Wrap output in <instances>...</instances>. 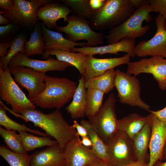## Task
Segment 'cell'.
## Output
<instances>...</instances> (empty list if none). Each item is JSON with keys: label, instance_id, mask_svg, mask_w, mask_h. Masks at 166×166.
<instances>
[{"label": "cell", "instance_id": "8fae6325", "mask_svg": "<svg viewBox=\"0 0 166 166\" xmlns=\"http://www.w3.org/2000/svg\"><path fill=\"white\" fill-rule=\"evenodd\" d=\"M9 68L16 83L27 91L28 97L30 101L38 96L44 90L45 85V73L23 66Z\"/></svg>", "mask_w": 166, "mask_h": 166}, {"label": "cell", "instance_id": "3957f363", "mask_svg": "<svg viewBox=\"0 0 166 166\" xmlns=\"http://www.w3.org/2000/svg\"><path fill=\"white\" fill-rule=\"evenodd\" d=\"M77 86L76 82L67 78L46 75L44 90L31 101L41 108L59 109L73 98Z\"/></svg>", "mask_w": 166, "mask_h": 166}, {"label": "cell", "instance_id": "4dcf8cb0", "mask_svg": "<svg viewBox=\"0 0 166 166\" xmlns=\"http://www.w3.org/2000/svg\"><path fill=\"white\" fill-rule=\"evenodd\" d=\"M104 94L97 89H87L85 115L88 118L93 116L99 111L103 105Z\"/></svg>", "mask_w": 166, "mask_h": 166}, {"label": "cell", "instance_id": "f6af8a7d", "mask_svg": "<svg viewBox=\"0 0 166 166\" xmlns=\"http://www.w3.org/2000/svg\"><path fill=\"white\" fill-rule=\"evenodd\" d=\"M148 163L136 160L135 161L132 162L124 166H148Z\"/></svg>", "mask_w": 166, "mask_h": 166}, {"label": "cell", "instance_id": "d6a6232c", "mask_svg": "<svg viewBox=\"0 0 166 166\" xmlns=\"http://www.w3.org/2000/svg\"><path fill=\"white\" fill-rule=\"evenodd\" d=\"M0 155L10 166H30V155L27 153H16L2 145L0 147Z\"/></svg>", "mask_w": 166, "mask_h": 166}, {"label": "cell", "instance_id": "7a4b0ae2", "mask_svg": "<svg viewBox=\"0 0 166 166\" xmlns=\"http://www.w3.org/2000/svg\"><path fill=\"white\" fill-rule=\"evenodd\" d=\"M136 9L132 0H106L101 9L93 12L88 22L93 30H111L124 22Z\"/></svg>", "mask_w": 166, "mask_h": 166}, {"label": "cell", "instance_id": "836d02e7", "mask_svg": "<svg viewBox=\"0 0 166 166\" xmlns=\"http://www.w3.org/2000/svg\"><path fill=\"white\" fill-rule=\"evenodd\" d=\"M0 135L10 150L17 153H27L23 148L19 134L17 133L15 131L7 129L0 126Z\"/></svg>", "mask_w": 166, "mask_h": 166}, {"label": "cell", "instance_id": "9a60e30c", "mask_svg": "<svg viewBox=\"0 0 166 166\" xmlns=\"http://www.w3.org/2000/svg\"><path fill=\"white\" fill-rule=\"evenodd\" d=\"M17 66L29 67L45 73L49 71H62L72 66L69 63L56 60L51 56L46 60H41L30 58L21 52L18 53L11 59L8 67Z\"/></svg>", "mask_w": 166, "mask_h": 166}, {"label": "cell", "instance_id": "7bdbcfd3", "mask_svg": "<svg viewBox=\"0 0 166 166\" xmlns=\"http://www.w3.org/2000/svg\"><path fill=\"white\" fill-rule=\"evenodd\" d=\"M86 166H112L109 163L98 159Z\"/></svg>", "mask_w": 166, "mask_h": 166}, {"label": "cell", "instance_id": "8d00e7d4", "mask_svg": "<svg viewBox=\"0 0 166 166\" xmlns=\"http://www.w3.org/2000/svg\"><path fill=\"white\" fill-rule=\"evenodd\" d=\"M16 28V25L11 23L4 26H0V36L2 38L8 35Z\"/></svg>", "mask_w": 166, "mask_h": 166}, {"label": "cell", "instance_id": "6da1fadb", "mask_svg": "<svg viewBox=\"0 0 166 166\" xmlns=\"http://www.w3.org/2000/svg\"><path fill=\"white\" fill-rule=\"evenodd\" d=\"M18 115L26 122H32L35 127L41 128L49 136L54 138L63 149L78 135L75 129L65 120L59 109L45 114L36 109H29Z\"/></svg>", "mask_w": 166, "mask_h": 166}, {"label": "cell", "instance_id": "ee69618b", "mask_svg": "<svg viewBox=\"0 0 166 166\" xmlns=\"http://www.w3.org/2000/svg\"><path fill=\"white\" fill-rule=\"evenodd\" d=\"M81 142L82 144L86 147L88 148L92 146V142L88 136L82 137Z\"/></svg>", "mask_w": 166, "mask_h": 166}, {"label": "cell", "instance_id": "4316f807", "mask_svg": "<svg viewBox=\"0 0 166 166\" xmlns=\"http://www.w3.org/2000/svg\"><path fill=\"white\" fill-rule=\"evenodd\" d=\"M80 124L86 129L88 136L92 143L91 149L97 157L101 160L109 162L107 145L93 126L88 120H85L81 121Z\"/></svg>", "mask_w": 166, "mask_h": 166}, {"label": "cell", "instance_id": "ba28073f", "mask_svg": "<svg viewBox=\"0 0 166 166\" xmlns=\"http://www.w3.org/2000/svg\"><path fill=\"white\" fill-rule=\"evenodd\" d=\"M116 98L114 93H110L98 112L88 118L100 137L105 144L118 131L115 111Z\"/></svg>", "mask_w": 166, "mask_h": 166}, {"label": "cell", "instance_id": "52a82bcc", "mask_svg": "<svg viewBox=\"0 0 166 166\" xmlns=\"http://www.w3.org/2000/svg\"><path fill=\"white\" fill-rule=\"evenodd\" d=\"M114 85L121 103L149 110L150 106L144 101L141 98L140 85L136 76L117 69Z\"/></svg>", "mask_w": 166, "mask_h": 166}, {"label": "cell", "instance_id": "7c38bea8", "mask_svg": "<svg viewBox=\"0 0 166 166\" xmlns=\"http://www.w3.org/2000/svg\"><path fill=\"white\" fill-rule=\"evenodd\" d=\"M126 73L136 76L141 73L151 74L160 89L166 90V59L162 57L153 56L130 62L127 64Z\"/></svg>", "mask_w": 166, "mask_h": 166}, {"label": "cell", "instance_id": "5b68a950", "mask_svg": "<svg viewBox=\"0 0 166 166\" xmlns=\"http://www.w3.org/2000/svg\"><path fill=\"white\" fill-rule=\"evenodd\" d=\"M66 22L68 24L65 26H57L55 29L59 32L65 33L67 39L74 42L85 40L87 41L86 46L89 47L104 44L106 35L93 30L88 19L73 14L68 16Z\"/></svg>", "mask_w": 166, "mask_h": 166}, {"label": "cell", "instance_id": "ffe728a7", "mask_svg": "<svg viewBox=\"0 0 166 166\" xmlns=\"http://www.w3.org/2000/svg\"><path fill=\"white\" fill-rule=\"evenodd\" d=\"M64 149L58 144L37 151L30 155V166H65Z\"/></svg>", "mask_w": 166, "mask_h": 166}, {"label": "cell", "instance_id": "1f68e13d", "mask_svg": "<svg viewBox=\"0 0 166 166\" xmlns=\"http://www.w3.org/2000/svg\"><path fill=\"white\" fill-rule=\"evenodd\" d=\"M26 40V36L23 34H19L12 40L8 53L0 58V68L5 70L8 67L10 60L14 56L19 52L24 53V46Z\"/></svg>", "mask_w": 166, "mask_h": 166}, {"label": "cell", "instance_id": "ab89813d", "mask_svg": "<svg viewBox=\"0 0 166 166\" xmlns=\"http://www.w3.org/2000/svg\"><path fill=\"white\" fill-rule=\"evenodd\" d=\"M148 111L159 120L163 121H166V106L161 110L156 111L149 110Z\"/></svg>", "mask_w": 166, "mask_h": 166}, {"label": "cell", "instance_id": "30bf717a", "mask_svg": "<svg viewBox=\"0 0 166 166\" xmlns=\"http://www.w3.org/2000/svg\"><path fill=\"white\" fill-rule=\"evenodd\" d=\"M14 6L10 11H1L11 23L24 27L34 26L38 20L37 12L40 6L52 2L49 0H14Z\"/></svg>", "mask_w": 166, "mask_h": 166}, {"label": "cell", "instance_id": "d6986e66", "mask_svg": "<svg viewBox=\"0 0 166 166\" xmlns=\"http://www.w3.org/2000/svg\"><path fill=\"white\" fill-rule=\"evenodd\" d=\"M52 2L39 7L37 12L38 19L42 20V24L49 29H55L57 26V22L60 19L63 18L66 22L69 14L73 13L64 4Z\"/></svg>", "mask_w": 166, "mask_h": 166}, {"label": "cell", "instance_id": "83f0119b", "mask_svg": "<svg viewBox=\"0 0 166 166\" xmlns=\"http://www.w3.org/2000/svg\"><path fill=\"white\" fill-rule=\"evenodd\" d=\"M45 44L40 23L38 21L34 26L33 32L28 41L25 42L24 53L27 57L34 55H42L45 50Z\"/></svg>", "mask_w": 166, "mask_h": 166}, {"label": "cell", "instance_id": "681fc988", "mask_svg": "<svg viewBox=\"0 0 166 166\" xmlns=\"http://www.w3.org/2000/svg\"><path fill=\"white\" fill-rule=\"evenodd\" d=\"M165 28L166 29V25H165Z\"/></svg>", "mask_w": 166, "mask_h": 166}, {"label": "cell", "instance_id": "f35d334b", "mask_svg": "<svg viewBox=\"0 0 166 166\" xmlns=\"http://www.w3.org/2000/svg\"><path fill=\"white\" fill-rule=\"evenodd\" d=\"M105 0H89L90 6L94 11L98 10L101 9L105 3Z\"/></svg>", "mask_w": 166, "mask_h": 166}, {"label": "cell", "instance_id": "e575fe53", "mask_svg": "<svg viewBox=\"0 0 166 166\" xmlns=\"http://www.w3.org/2000/svg\"><path fill=\"white\" fill-rule=\"evenodd\" d=\"M64 5L69 7L73 14L79 17L89 19L94 11L92 9L89 0H61Z\"/></svg>", "mask_w": 166, "mask_h": 166}, {"label": "cell", "instance_id": "f1b7e54d", "mask_svg": "<svg viewBox=\"0 0 166 166\" xmlns=\"http://www.w3.org/2000/svg\"><path fill=\"white\" fill-rule=\"evenodd\" d=\"M19 132L23 148L27 152L37 148L58 144L57 141L52 140L49 136H37L25 131Z\"/></svg>", "mask_w": 166, "mask_h": 166}, {"label": "cell", "instance_id": "603a6c76", "mask_svg": "<svg viewBox=\"0 0 166 166\" xmlns=\"http://www.w3.org/2000/svg\"><path fill=\"white\" fill-rule=\"evenodd\" d=\"M43 59L55 55L57 60L70 64L78 70L82 76L85 72L86 55L81 52H74L58 49L45 50L42 55Z\"/></svg>", "mask_w": 166, "mask_h": 166}, {"label": "cell", "instance_id": "7402d4cb", "mask_svg": "<svg viewBox=\"0 0 166 166\" xmlns=\"http://www.w3.org/2000/svg\"><path fill=\"white\" fill-rule=\"evenodd\" d=\"M83 76L79 79L77 87L70 103L65 108L73 119L84 117L85 115L86 90Z\"/></svg>", "mask_w": 166, "mask_h": 166}, {"label": "cell", "instance_id": "2e32d148", "mask_svg": "<svg viewBox=\"0 0 166 166\" xmlns=\"http://www.w3.org/2000/svg\"><path fill=\"white\" fill-rule=\"evenodd\" d=\"M152 132L149 148L148 166H153L158 160H162L163 152L166 141V121H161L150 113Z\"/></svg>", "mask_w": 166, "mask_h": 166}, {"label": "cell", "instance_id": "44dd1931", "mask_svg": "<svg viewBox=\"0 0 166 166\" xmlns=\"http://www.w3.org/2000/svg\"><path fill=\"white\" fill-rule=\"evenodd\" d=\"M43 37L45 44V50L58 49L71 52L76 46H86V42H77L71 41L64 38L58 32L51 30L42 23H40Z\"/></svg>", "mask_w": 166, "mask_h": 166}, {"label": "cell", "instance_id": "4fadbf2b", "mask_svg": "<svg viewBox=\"0 0 166 166\" xmlns=\"http://www.w3.org/2000/svg\"><path fill=\"white\" fill-rule=\"evenodd\" d=\"M166 19L158 14L156 17V33L150 39L142 40L136 45L135 54L139 57L160 56L166 58Z\"/></svg>", "mask_w": 166, "mask_h": 166}, {"label": "cell", "instance_id": "484cf974", "mask_svg": "<svg viewBox=\"0 0 166 166\" xmlns=\"http://www.w3.org/2000/svg\"><path fill=\"white\" fill-rule=\"evenodd\" d=\"M116 70L112 69L103 73L91 78L85 81L86 89H94L107 94L115 87L114 82Z\"/></svg>", "mask_w": 166, "mask_h": 166}, {"label": "cell", "instance_id": "277c9868", "mask_svg": "<svg viewBox=\"0 0 166 166\" xmlns=\"http://www.w3.org/2000/svg\"><path fill=\"white\" fill-rule=\"evenodd\" d=\"M152 12H154L148 0H145L126 21L109 30L105 36L108 44L117 42L125 38L135 39L143 36L150 27L149 25L142 26L143 22L145 21L148 23L151 21L152 17L150 13Z\"/></svg>", "mask_w": 166, "mask_h": 166}, {"label": "cell", "instance_id": "9c48e42d", "mask_svg": "<svg viewBox=\"0 0 166 166\" xmlns=\"http://www.w3.org/2000/svg\"><path fill=\"white\" fill-rule=\"evenodd\" d=\"M112 166H124L136 160L133 140L118 130L105 143Z\"/></svg>", "mask_w": 166, "mask_h": 166}, {"label": "cell", "instance_id": "ac0fdd59", "mask_svg": "<svg viewBox=\"0 0 166 166\" xmlns=\"http://www.w3.org/2000/svg\"><path fill=\"white\" fill-rule=\"evenodd\" d=\"M136 45L135 39L125 38L117 42L104 46L75 47L72 49L71 52H81L85 55L93 56L96 54L101 55L106 53L117 54L118 52H123L134 58L136 56L134 53Z\"/></svg>", "mask_w": 166, "mask_h": 166}, {"label": "cell", "instance_id": "5bb4252c", "mask_svg": "<svg viewBox=\"0 0 166 166\" xmlns=\"http://www.w3.org/2000/svg\"><path fill=\"white\" fill-rule=\"evenodd\" d=\"M65 166H86L99 159L92 149L84 146L77 135L64 149Z\"/></svg>", "mask_w": 166, "mask_h": 166}, {"label": "cell", "instance_id": "d4e9b609", "mask_svg": "<svg viewBox=\"0 0 166 166\" xmlns=\"http://www.w3.org/2000/svg\"><path fill=\"white\" fill-rule=\"evenodd\" d=\"M151 125L149 121L132 139L136 160L148 163L147 152L151 138Z\"/></svg>", "mask_w": 166, "mask_h": 166}, {"label": "cell", "instance_id": "b9f144b4", "mask_svg": "<svg viewBox=\"0 0 166 166\" xmlns=\"http://www.w3.org/2000/svg\"><path fill=\"white\" fill-rule=\"evenodd\" d=\"M11 42H3L0 43V56L1 57L5 56L8 52V49L11 45Z\"/></svg>", "mask_w": 166, "mask_h": 166}, {"label": "cell", "instance_id": "bcb514c9", "mask_svg": "<svg viewBox=\"0 0 166 166\" xmlns=\"http://www.w3.org/2000/svg\"><path fill=\"white\" fill-rule=\"evenodd\" d=\"M10 20L5 17L3 16L1 14H0V24L6 25L9 24Z\"/></svg>", "mask_w": 166, "mask_h": 166}, {"label": "cell", "instance_id": "60d3db41", "mask_svg": "<svg viewBox=\"0 0 166 166\" xmlns=\"http://www.w3.org/2000/svg\"><path fill=\"white\" fill-rule=\"evenodd\" d=\"M14 6L13 0H0V7L3 9L7 11L12 10Z\"/></svg>", "mask_w": 166, "mask_h": 166}, {"label": "cell", "instance_id": "74e56055", "mask_svg": "<svg viewBox=\"0 0 166 166\" xmlns=\"http://www.w3.org/2000/svg\"><path fill=\"white\" fill-rule=\"evenodd\" d=\"M72 127L76 130L77 135L81 137L88 136V133L85 128L75 120L73 121Z\"/></svg>", "mask_w": 166, "mask_h": 166}, {"label": "cell", "instance_id": "7dc6e473", "mask_svg": "<svg viewBox=\"0 0 166 166\" xmlns=\"http://www.w3.org/2000/svg\"><path fill=\"white\" fill-rule=\"evenodd\" d=\"M153 166H166V161L164 162L158 160L156 162Z\"/></svg>", "mask_w": 166, "mask_h": 166}, {"label": "cell", "instance_id": "d590c367", "mask_svg": "<svg viewBox=\"0 0 166 166\" xmlns=\"http://www.w3.org/2000/svg\"><path fill=\"white\" fill-rule=\"evenodd\" d=\"M149 4L154 12L166 19V0H148Z\"/></svg>", "mask_w": 166, "mask_h": 166}, {"label": "cell", "instance_id": "cb8c5ba5", "mask_svg": "<svg viewBox=\"0 0 166 166\" xmlns=\"http://www.w3.org/2000/svg\"><path fill=\"white\" fill-rule=\"evenodd\" d=\"M150 114L145 117L132 113L118 120V130L125 133L132 140L149 121Z\"/></svg>", "mask_w": 166, "mask_h": 166}, {"label": "cell", "instance_id": "8992f818", "mask_svg": "<svg viewBox=\"0 0 166 166\" xmlns=\"http://www.w3.org/2000/svg\"><path fill=\"white\" fill-rule=\"evenodd\" d=\"M0 97L11 106L12 112L16 114H21L27 109H36L15 81L9 67L5 70L0 68Z\"/></svg>", "mask_w": 166, "mask_h": 166}, {"label": "cell", "instance_id": "e0dca14e", "mask_svg": "<svg viewBox=\"0 0 166 166\" xmlns=\"http://www.w3.org/2000/svg\"><path fill=\"white\" fill-rule=\"evenodd\" d=\"M130 57L128 53L119 57L105 58H98L93 55H86L83 75L85 81L117 66L128 64L130 62Z\"/></svg>", "mask_w": 166, "mask_h": 166}, {"label": "cell", "instance_id": "c3c4849f", "mask_svg": "<svg viewBox=\"0 0 166 166\" xmlns=\"http://www.w3.org/2000/svg\"><path fill=\"white\" fill-rule=\"evenodd\" d=\"M166 159V141L164 145L162 155V160Z\"/></svg>", "mask_w": 166, "mask_h": 166}, {"label": "cell", "instance_id": "f546056e", "mask_svg": "<svg viewBox=\"0 0 166 166\" xmlns=\"http://www.w3.org/2000/svg\"><path fill=\"white\" fill-rule=\"evenodd\" d=\"M0 101V125L5 129L19 132L25 131L41 136H48L46 133L30 128L24 124H20L11 119L6 114V109Z\"/></svg>", "mask_w": 166, "mask_h": 166}]
</instances>
